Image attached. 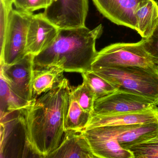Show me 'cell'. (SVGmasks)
<instances>
[{
  "label": "cell",
  "instance_id": "52a82bcc",
  "mask_svg": "<svg viewBox=\"0 0 158 158\" xmlns=\"http://www.w3.org/2000/svg\"><path fill=\"white\" fill-rule=\"evenodd\" d=\"M157 107L146 98L117 89L108 96L95 101L93 115L138 112L155 109Z\"/></svg>",
  "mask_w": 158,
  "mask_h": 158
},
{
  "label": "cell",
  "instance_id": "44dd1931",
  "mask_svg": "<svg viewBox=\"0 0 158 158\" xmlns=\"http://www.w3.org/2000/svg\"><path fill=\"white\" fill-rule=\"evenodd\" d=\"M129 150L133 152L135 158H158V142L151 139Z\"/></svg>",
  "mask_w": 158,
  "mask_h": 158
},
{
  "label": "cell",
  "instance_id": "8fae6325",
  "mask_svg": "<svg viewBox=\"0 0 158 158\" xmlns=\"http://www.w3.org/2000/svg\"><path fill=\"white\" fill-rule=\"evenodd\" d=\"M143 0H92L94 5L105 18L117 25L135 30L134 11Z\"/></svg>",
  "mask_w": 158,
  "mask_h": 158
},
{
  "label": "cell",
  "instance_id": "ac0fdd59",
  "mask_svg": "<svg viewBox=\"0 0 158 158\" xmlns=\"http://www.w3.org/2000/svg\"><path fill=\"white\" fill-rule=\"evenodd\" d=\"M81 74L83 81L88 84L94 92L95 100L108 96L117 90L113 85L91 70Z\"/></svg>",
  "mask_w": 158,
  "mask_h": 158
},
{
  "label": "cell",
  "instance_id": "3957f363",
  "mask_svg": "<svg viewBox=\"0 0 158 158\" xmlns=\"http://www.w3.org/2000/svg\"><path fill=\"white\" fill-rule=\"evenodd\" d=\"M117 89L146 98L158 106V66L91 69Z\"/></svg>",
  "mask_w": 158,
  "mask_h": 158
},
{
  "label": "cell",
  "instance_id": "4316f807",
  "mask_svg": "<svg viewBox=\"0 0 158 158\" xmlns=\"http://www.w3.org/2000/svg\"><path fill=\"white\" fill-rule=\"evenodd\" d=\"M156 1H157V3H158V0H156Z\"/></svg>",
  "mask_w": 158,
  "mask_h": 158
},
{
  "label": "cell",
  "instance_id": "ba28073f",
  "mask_svg": "<svg viewBox=\"0 0 158 158\" xmlns=\"http://www.w3.org/2000/svg\"><path fill=\"white\" fill-rule=\"evenodd\" d=\"M34 55L27 54L19 61L11 65H1V76L26 107L32 99L31 81L34 71Z\"/></svg>",
  "mask_w": 158,
  "mask_h": 158
},
{
  "label": "cell",
  "instance_id": "9a60e30c",
  "mask_svg": "<svg viewBox=\"0 0 158 158\" xmlns=\"http://www.w3.org/2000/svg\"><path fill=\"white\" fill-rule=\"evenodd\" d=\"M135 31L142 38L152 35L158 26V4L155 0L139 2L134 11Z\"/></svg>",
  "mask_w": 158,
  "mask_h": 158
},
{
  "label": "cell",
  "instance_id": "5b68a950",
  "mask_svg": "<svg viewBox=\"0 0 158 158\" xmlns=\"http://www.w3.org/2000/svg\"><path fill=\"white\" fill-rule=\"evenodd\" d=\"M33 13L13 10L9 16L3 47L1 49V65H11L26 55L28 28Z\"/></svg>",
  "mask_w": 158,
  "mask_h": 158
},
{
  "label": "cell",
  "instance_id": "2e32d148",
  "mask_svg": "<svg viewBox=\"0 0 158 158\" xmlns=\"http://www.w3.org/2000/svg\"><path fill=\"white\" fill-rule=\"evenodd\" d=\"M64 72L56 67L34 69L31 85L32 99L57 86L64 78Z\"/></svg>",
  "mask_w": 158,
  "mask_h": 158
},
{
  "label": "cell",
  "instance_id": "9c48e42d",
  "mask_svg": "<svg viewBox=\"0 0 158 158\" xmlns=\"http://www.w3.org/2000/svg\"><path fill=\"white\" fill-rule=\"evenodd\" d=\"M92 128L101 134L114 138L122 148L127 150L146 142L158 135V122Z\"/></svg>",
  "mask_w": 158,
  "mask_h": 158
},
{
  "label": "cell",
  "instance_id": "30bf717a",
  "mask_svg": "<svg viewBox=\"0 0 158 158\" xmlns=\"http://www.w3.org/2000/svg\"><path fill=\"white\" fill-rule=\"evenodd\" d=\"M59 30L43 13L34 15L28 28L26 54L35 56L49 47L57 37Z\"/></svg>",
  "mask_w": 158,
  "mask_h": 158
},
{
  "label": "cell",
  "instance_id": "e0dca14e",
  "mask_svg": "<svg viewBox=\"0 0 158 158\" xmlns=\"http://www.w3.org/2000/svg\"><path fill=\"white\" fill-rule=\"evenodd\" d=\"M72 88V87H71ZM92 115L78 104L72 90L67 93L64 107V131H82L86 128Z\"/></svg>",
  "mask_w": 158,
  "mask_h": 158
},
{
  "label": "cell",
  "instance_id": "277c9868",
  "mask_svg": "<svg viewBox=\"0 0 158 158\" xmlns=\"http://www.w3.org/2000/svg\"><path fill=\"white\" fill-rule=\"evenodd\" d=\"M144 48L143 40L135 43L110 44L98 52L91 69L155 65Z\"/></svg>",
  "mask_w": 158,
  "mask_h": 158
},
{
  "label": "cell",
  "instance_id": "5bb4252c",
  "mask_svg": "<svg viewBox=\"0 0 158 158\" xmlns=\"http://www.w3.org/2000/svg\"><path fill=\"white\" fill-rule=\"evenodd\" d=\"M60 146L47 158H96L82 131H64Z\"/></svg>",
  "mask_w": 158,
  "mask_h": 158
},
{
  "label": "cell",
  "instance_id": "7c38bea8",
  "mask_svg": "<svg viewBox=\"0 0 158 158\" xmlns=\"http://www.w3.org/2000/svg\"><path fill=\"white\" fill-rule=\"evenodd\" d=\"M82 131L96 158H135L133 152L122 148L114 138L101 134L94 128Z\"/></svg>",
  "mask_w": 158,
  "mask_h": 158
},
{
  "label": "cell",
  "instance_id": "6da1fadb",
  "mask_svg": "<svg viewBox=\"0 0 158 158\" xmlns=\"http://www.w3.org/2000/svg\"><path fill=\"white\" fill-rule=\"evenodd\" d=\"M71 87L64 78L19 110L29 149L38 157L47 158L61 142L65 101Z\"/></svg>",
  "mask_w": 158,
  "mask_h": 158
},
{
  "label": "cell",
  "instance_id": "cb8c5ba5",
  "mask_svg": "<svg viewBox=\"0 0 158 158\" xmlns=\"http://www.w3.org/2000/svg\"><path fill=\"white\" fill-rule=\"evenodd\" d=\"M53 0H26L23 10L33 13L40 9H46L51 4Z\"/></svg>",
  "mask_w": 158,
  "mask_h": 158
},
{
  "label": "cell",
  "instance_id": "d6986e66",
  "mask_svg": "<svg viewBox=\"0 0 158 158\" xmlns=\"http://www.w3.org/2000/svg\"><path fill=\"white\" fill-rule=\"evenodd\" d=\"M1 118L13 111L22 110L26 107L10 88L6 80L1 76Z\"/></svg>",
  "mask_w": 158,
  "mask_h": 158
},
{
  "label": "cell",
  "instance_id": "8992f818",
  "mask_svg": "<svg viewBox=\"0 0 158 158\" xmlns=\"http://www.w3.org/2000/svg\"><path fill=\"white\" fill-rule=\"evenodd\" d=\"M88 0H53L44 16L59 29L85 27Z\"/></svg>",
  "mask_w": 158,
  "mask_h": 158
},
{
  "label": "cell",
  "instance_id": "ffe728a7",
  "mask_svg": "<svg viewBox=\"0 0 158 158\" xmlns=\"http://www.w3.org/2000/svg\"><path fill=\"white\" fill-rule=\"evenodd\" d=\"M73 96L80 106L87 112L93 115L95 102V95L88 84L83 81V83L76 88H71Z\"/></svg>",
  "mask_w": 158,
  "mask_h": 158
},
{
  "label": "cell",
  "instance_id": "484cf974",
  "mask_svg": "<svg viewBox=\"0 0 158 158\" xmlns=\"http://www.w3.org/2000/svg\"><path fill=\"white\" fill-rule=\"evenodd\" d=\"M151 140H153V141H157V142H158V135L156 136L155 137L153 138L152 139H151Z\"/></svg>",
  "mask_w": 158,
  "mask_h": 158
},
{
  "label": "cell",
  "instance_id": "7a4b0ae2",
  "mask_svg": "<svg viewBox=\"0 0 158 158\" xmlns=\"http://www.w3.org/2000/svg\"><path fill=\"white\" fill-rule=\"evenodd\" d=\"M102 32V24L93 29L86 26L60 29L53 43L34 56V69L56 67L80 73L90 71L98 52L96 42Z\"/></svg>",
  "mask_w": 158,
  "mask_h": 158
},
{
  "label": "cell",
  "instance_id": "7402d4cb",
  "mask_svg": "<svg viewBox=\"0 0 158 158\" xmlns=\"http://www.w3.org/2000/svg\"><path fill=\"white\" fill-rule=\"evenodd\" d=\"M0 1V46L1 49L4 44L9 16L13 10L14 3L12 0H1Z\"/></svg>",
  "mask_w": 158,
  "mask_h": 158
},
{
  "label": "cell",
  "instance_id": "4fadbf2b",
  "mask_svg": "<svg viewBox=\"0 0 158 158\" xmlns=\"http://www.w3.org/2000/svg\"><path fill=\"white\" fill-rule=\"evenodd\" d=\"M158 122V107L138 112L123 113L107 115H92L86 128L116 126Z\"/></svg>",
  "mask_w": 158,
  "mask_h": 158
},
{
  "label": "cell",
  "instance_id": "d4e9b609",
  "mask_svg": "<svg viewBox=\"0 0 158 158\" xmlns=\"http://www.w3.org/2000/svg\"><path fill=\"white\" fill-rule=\"evenodd\" d=\"M14 4L16 9L23 10L26 0H12Z\"/></svg>",
  "mask_w": 158,
  "mask_h": 158
},
{
  "label": "cell",
  "instance_id": "603a6c76",
  "mask_svg": "<svg viewBox=\"0 0 158 158\" xmlns=\"http://www.w3.org/2000/svg\"><path fill=\"white\" fill-rule=\"evenodd\" d=\"M142 39L145 50L154 63L158 66V26L151 36Z\"/></svg>",
  "mask_w": 158,
  "mask_h": 158
}]
</instances>
